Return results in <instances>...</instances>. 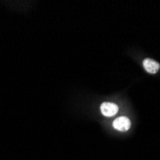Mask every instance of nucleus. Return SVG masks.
Returning a JSON list of instances; mask_svg holds the SVG:
<instances>
[{
    "label": "nucleus",
    "mask_w": 160,
    "mask_h": 160,
    "mask_svg": "<svg viewBox=\"0 0 160 160\" xmlns=\"http://www.w3.org/2000/svg\"><path fill=\"white\" fill-rule=\"evenodd\" d=\"M101 112L106 117H112L118 112V106L113 103H103L101 106Z\"/></svg>",
    "instance_id": "obj_1"
},
{
    "label": "nucleus",
    "mask_w": 160,
    "mask_h": 160,
    "mask_svg": "<svg viewBox=\"0 0 160 160\" xmlns=\"http://www.w3.org/2000/svg\"><path fill=\"white\" fill-rule=\"evenodd\" d=\"M113 127L115 129L119 130V132H127L130 128V121L128 117H119L116 118L113 122Z\"/></svg>",
    "instance_id": "obj_2"
},
{
    "label": "nucleus",
    "mask_w": 160,
    "mask_h": 160,
    "mask_svg": "<svg viewBox=\"0 0 160 160\" xmlns=\"http://www.w3.org/2000/svg\"><path fill=\"white\" fill-rule=\"evenodd\" d=\"M143 66H144L145 70L150 74H155L160 69V64L152 59H145L143 62Z\"/></svg>",
    "instance_id": "obj_3"
}]
</instances>
